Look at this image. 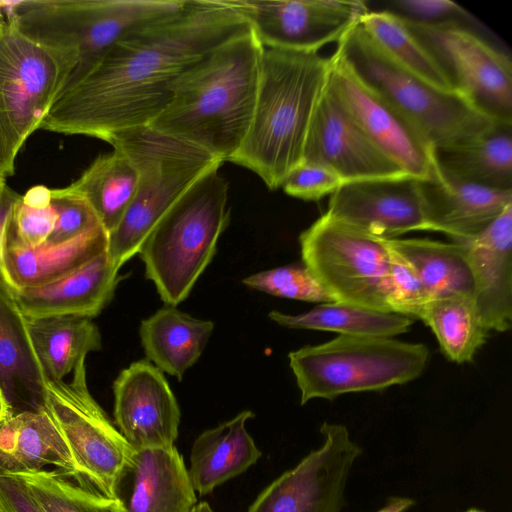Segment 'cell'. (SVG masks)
Masks as SVG:
<instances>
[{
	"label": "cell",
	"mask_w": 512,
	"mask_h": 512,
	"mask_svg": "<svg viewBox=\"0 0 512 512\" xmlns=\"http://www.w3.org/2000/svg\"><path fill=\"white\" fill-rule=\"evenodd\" d=\"M250 30L226 0H186L178 11L113 45L59 94L40 129L108 142L116 133L148 126L186 72L219 45Z\"/></svg>",
	"instance_id": "1"
},
{
	"label": "cell",
	"mask_w": 512,
	"mask_h": 512,
	"mask_svg": "<svg viewBox=\"0 0 512 512\" xmlns=\"http://www.w3.org/2000/svg\"><path fill=\"white\" fill-rule=\"evenodd\" d=\"M264 49L251 30L219 45L183 75L148 126L230 161L252 120Z\"/></svg>",
	"instance_id": "2"
},
{
	"label": "cell",
	"mask_w": 512,
	"mask_h": 512,
	"mask_svg": "<svg viewBox=\"0 0 512 512\" xmlns=\"http://www.w3.org/2000/svg\"><path fill=\"white\" fill-rule=\"evenodd\" d=\"M330 74L319 52L265 48L256 104L240 148L230 162L278 189L303 160L309 126Z\"/></svg>",
	"instance_id": "3"
},
{
	"label": "cell",
	"mask_w": 512,
	"mask_h": 512,
	"mask_svg": "<svg viewBox=\"0 0 512 512\" xmlns=\"http://www.w3.org/2000/svg\"><path fill=\"white\" fill-rule=\"evenodd\" d=\"M185 2L1 0L6 19L66 67L69 77L64 89L84 77L128 33L178 11Z\"/></svg>",
	"instance_id": "4"
},
{
	"label": "cell",
	"mask_w": 512,
	"mask_h": 512,
	"mask_svg": "<svg viewBox=\"0 0 512 512\" xmlns=\"http://www.w3.org/2000/svg\"><path fill=\"white\" fill-rule=\"evenodd\" d=\"M217 165L196 180L164 213L140 247L146 278L176 306L211 262L229 223L228 183Z\"/></svg>",
	"instance_id": "5"
},
{
	"label": "cell",
	"mask_w": 512,
	"mask_h": 512,
	"mask_svg": "<svg viewBox=\"0 0 512 512\" xmlns=\"http://www.w3.org/2000/svg\"><path fill=\"white\" fill-rule=\"evenodd\" d=\"M138 172L135 197L119 224L108 234L107 253L118 268L137 254L158 220L203 174L222 165L208 152L143 126L108 140Z\"/></svg>",
	"instance_id": "6"
},
{
	"label": "cell",
	"mask_w": 512,
	"mask_h": 512,
	"mask_svg": "<svg viewBox=\"0 0 512 512\" xmlns=\"http://www.w3.org/2000/svg\"><path fill=\"white\" fill-rule=\"evenodd\" d=\"M334 53L363 84L412 121L434 149L475 138L497 123L458 92L438 90L394 62L360 20L340 38Z\"/></svg>",
	"instance_id": "7"
},
{
	"label": "cell",
	"mask_w": 512,
	"mask_h": 512,
	"mask_svg": "<svg viewBox=\"0 0 512 512\" xmlns=\"http://www.w3.org/2000/svg\"><path fill=\"white\" fill-rule=\"evenodd\" d=\"M428 348L393 337H338L289 353L290 368L301 392V404L342 394L381 391L418 378L428 361Z\"/></svg>",
	"instance_id": "8"
},
{
	"label": "cell",
	"mask_w": 512,
	"mask_h": 512,
	"mask_svg": "<svg viewBox=\"0 0 512 512\" xmlns=\"http://www.w3.org/2000/svg\"><path fill=\"white\" fill-rule=\"evenodd\" d=\"M303 263L335 302L392 313L390 257L379 238L323 214L299 237Z\"/></svg>",
	"instance_id": "9"
},
{
	"label": "cell",
	"mask_w": 512,
	"mask_h": 512,
	"mask_svg": "<svg viewBox=\"0 0 512 512\" xmlns=\"http://www.w3.org/2000/svg\"><path fill=\"white\" fill-rule=\"evenodd\" d=\"M72 374L70 382L46 381L45 410L71 453L81 487L116 499L118 480L134 448L91 395L85 361Z\"/></svg>",
	"instance_id": "10"
},
{
	"label": "cell",
	"mask_w": 512,
	"mask_h": 512,
	"mask_svg": "<svg viewBox=\"0 0 512 512\" xmlns=\"http://www.w3.org/2000/svg\"><path fill=\"white\" fill-rule=\"evenodd\" d=\"M69 72L54 53L0 23V141L9 161L40 125L64 89Z\"/></svg>",
	"instance_id": "11"
},
{
	"label": "cell",
	"mask_w": 512,
	"mask_h": 512,
	"mask_svg": "<svg viewBox=\"0 0 512 512\" xmlns=\"http://www.w3.org/2000/svg\"><path fill=\"white\" fill-rule=\"evenodd\" d=\"M404 20L459 94L492 120L512 124V62L507 54L464 24Z\"/></svg>",
	"instance_id": "12"
},
{
	"label": "cell",
	"mask_w": 512,
	"mask_h": 512,
	"mask_svg": "<svg viewBox=\"0 0 512 512\" xmlns=\"http://www.w3.org/2000/svg\"><path fill=\"white\" fill-rule=\"evenodd\" d=\"M264 48L319 52L370 10L361 0H226Z\"/></svg>",
	"instance_id": "13"
},
{
	"label": "cell",
	"mask_w": 512,
	"mask_h": 512,
	"mask_svg": "<svg viewBox=\"0 0 512 512\" xmlns=\"http://www.w3.org/2000/svg\"><path fill=\"white\" fill-rule=\"evenodd\" d=\"M323 445L269 484L247 512H340L346 480L361 448L344 425L324 422Z\"/></svg>",
	"instance_id": "14"
},
{
	"label": "cell",
	"mask_w": 512,
	"mask_h": 512,
	"mask_svg": "<svg viewBox=\"0 0 512 512\" xmlns=\"http://www.w3.org/2000/svg\"><path fill=\"white\" fill-rule=\"evenodd\" d=\"M328 87L370 140L403 171L429 180L436 170L434 148L402 112L363 84L335 53Z\"/></svg>",
	"instance_id": "15"
},
{
	"label": "cell",
	"mask_w": 512,
	"mask_h": 512,
	"mask_svg": "<svg viewBox=\"0 0 512 512\" xmlns=\"http://www.w3.org/2000/svg\"><path fill=\"white\" fill-rule=\"evenodd\" d=\"M326 214L383 239L429 231L422 180L410 175L344 182Z\"/></svg>",
	"instance_id": "16"
},
{
	"label": "cell",
	"mask_w": 512,
	"mask_h": 512,
	"mask_svg": "<svg viewBox=\"0 0 512 512\" xmlns=\"http://www.w3.org/2000/svg\"><path fill=\"white\" fill-rule=\"evenodd\" d=\"M302 161L328 167L343 183L408 175L362 131L328 84L314 111Z\"/></svg>",
	"instance_id": "17"
},
{
	"label": "cell",
	"mask_w": 512,
	"mask_h": 512,
	"mask_svg": "<svg viewBox=\"0 0 512 512\" xmlns=\"http://www.w3.org/2000/svg\"><path fill=\"white\" fill-rule=\"evenodd\" d=\"M114 417L134 449L171 447L180 408L164 374L148 360L131 363L113 383Z\"/></svg>",
	"instance_id": "18"
},
{
	"label": "cell",
	"mask_w": 512,
	"mask_h": 512,
	"mask_svg": "<svg viewBox=\"0 0 512 512\" xmlns=\"http://www.w3.org/2000/svg\"><path fill=\"white\" fill-rule=\"evenodd\" d=\"M123 512H189L197 503L175 446L134 449L116 487Z\"/></svg>",
	"instance_id": "19"
},
{
	"label": "cell",
	"mask_w": 512,
	"mask_h": 512,
	"mask_svg": "<svg viewBox=\"0 0 512 512\" xmlns=\"http://www.w3.org/2000/svg\"><path fill=\"white\" fill-rule=\"evenodd\" d=\"M119 269L106 250L52 282L10 290L27 319L50 316L91 318L100 314L111 301L120 279Z\"/></svg>",
	"instance_id": "20"
},
{
	"label": "cell",
	"mask_w": 512,
	"mask_h": 512,
	"mask_svg": "<svg viewBox=\"0 0 512 512\" xmlns=\"http://www.w3.org/2000/svg\"><path fill=\"white\" fill-rule=\"evenodd\" d=\"M463 244L474 275V301L485 328L506 332L512 325V205L482 233Z\"/></svg>",
	"instance_id": "21"
},
{
	"label": "cell",
	"mask_w": 512,
	"mask_h": 512,
	"mask_svg": "<svg viewBox=\"0 0 512 512\" xmlns=\"http://www.w3.org/2000/svg\"><path fill=\"white\" fill-rule=\"evenodd\" d=\"M429 231L452 241L482 233L508 206L512 189H498L450 178L436 165L433 177L422 180Z\"/></svg>",
	"instance_id": "22"
},
{
	"label": "cell",
	"mask_w": 512,
	"mask_h": 512,
	"mask_svg": "<svg viewBox=\"0 0 512 512\" xmlns=\"http://www.w3.org/2000/svg\"><path fill=\"white\" fill-rule=\"evenodd\" d=\"M45 383L27 319L10 288L0 283V389L10 415L45 409Z\"/></svg>",
	"instance_id": "23"
},
{
	"label": "cell",
	"mask_w": 512,
	"mask_h": 512,
	"mask_svg": "<svg viewBox=\"0 0 512 512\" xmlns=\"http://www.w3.org/2000/svg\"><path fill=\"white\" fill-rule=\"evenodd\" d=\"M52 465L77 477L71 453L48 412L25 411L0 421V473H34Z\"/></svg>",
	"instance_id": "24"
},
{
	"label": "cell",
	"mask_w": 512,
	"mask_h": 512,
	"mask_svg": "<svg viewBox=\"0 0 512 512\" xmlns=\"http://www.w3.org/2000/svg\"><path fill=\"white\" fill-rule=\"evenodd\" d=\"M108 234L100 225L62 243L29 248L2 245V271L12 288L41 286L89 262L107 250Z\"/></svg>",
	"instance_id": "25"
},
{
	"label": "cell",
	"mask_w": 512,
	"mask_h": 512,
	"mask_svg": "<svg viewBox=\"0 0 512 512\" xmlns=\"http://www.w3.org/2000/svg\"><path fill=\"white\" fill-rule=\"evenodd\" d=\"M254 413L245 410L215 428L205 430L194 441L188 471L200 495L246 471L261 456L245 423Z\"/></svg>",
	"instance_id": "26"
},
{
	"label": "cell",
	"mask_w": 512,
	"mask_h": 512,
	"mask_svg": "<svg viewBox=\"0 0 512 512\" xmlns=\"http://www.w3.org/2000/svg\"><path fill=\"white\" fill-rule=\"evenodd\" d=\"M213 329L212 321L170 306L142 320L139 335L147 360L181 380L201 356Z\"/></svg>",
	"instance_id": "27"
},
{
	"label": "cell",
	"mask_w": 512,
	"mask_h": 512,
	"mask_svg": "<svg viewBox=\"0 0 512 512\" xmlns=\"http://www.w3.org/2000/svg\"><path fill=\"white\" fill-rule=\"evenodd\" d=\"M434 158L450 178L512 189V124L497 122L475 138L434 149Z\"/></svg>",
	"instance_id": "28"
},
{
	"label": "cell",
	"mask_w": 512,
	"mask_h": 512,
	"mask_svg": "<svg viewBox=\"0 0 512 512\" xmlns=\"http://www.w3.org/2000/svg\"><path fill=\"white\" fill-rule=\"evenodd\" d=\"M27 319V318H26ZM28 333L46 381H61L101 349V335L90 318L50 316L27 319Z\"/></svg>",
	"instance_id": "29"
},
{
	"label": "cell",
	"mask_w": 512,
	"mask_h": 512,
	"mask_svg": "<svg viewBox=\"0 0 512 512\" xmlns=\"http://www.w3.org/2000/svg\"><path fill=\"white\" fill-rule=\"evenodd\" d=\"M415 270L430 299L454 294L474 297V275L466 247L431 239H385Z\"/></svg>",
	"instance_id": "30"
},
{
	"label": "cell",
	"mask_w": 512,
	"mask_h": 512,
	"mask_svg": "<svg viewBox=\"0 0 512 512\" xmlns=\"http://www.w3.org/2000/svg\"><path fill=\"white\" fill-rule=\"evenodd\" d=\"M138 185V172L120 150L101 155L68 187L90 205L109 234L131 205Z\"/></svg>",
	"instance_id": "31"
},
{
	"label": "cell",
	"mask_w": 512,
	"mask_h": 512,
	"mask_svg": "<svg viewBox=\"0 0 512 512\" xmlns=\"http://www.w3.org/2000/svg\"><path fill=\"white\" fill-rule=\"evenodd\" d=\"M268 317L290 329L330 331L348 336L394 337L406 333L412 324L406 316L342 302L322 303L298 315L274 310Z\"/></svg>",
	"instance_id": "32"
},
{
	"label": "cell",
	"mask_w": 512,
	"mask_h": 512,
	"mask_svg": "<svg viewBox=\"0 0 512 512\" xmlns=\"http://www.w3.org/2000/svg\"><path fill=\"white\" fill-rule=\"evenodd\" d=\"M417 318L431 328L444 355L458 364L471 362L489 333L472 295L454 294L430 299Z\"/></svg>",
	"instance_id": "33"
},
{
	"label": "cell",
	"mask_w": 512,
	"mask_h": 512,
	"mask_svg": "<svg viewBox=\"0 0 512 512\" xmlns=\"http://www.w3.org/2000/svg\"><path fill=\"white\" fill-rule=\"evenodd\" d=\"M360 24L373 42L401 67L438 90L457 92L441 65L401 16L390 10L369 11Z\"/></svg>",
	"instance_id": "34"
},
{
	"label": "cell",
	"mask_w": 512,
	"mask_h": 512,
	"mask_svg": "<svg viewBox=\"0 0 512 512\" xmlns=\"http://www.w3.org/2000/svg\"><path fill=\"white\" fill-rule=\"evenodd\" d=\"M42 512H123L118 499L108 498L65 480L57 471L19 474Z\"/></svg>",
	"instance_id": "35"
},
{
	"label": "cell",
	"mask_w": 512,
	"mask_h": 512,
	"mask_svg": "<svg viewBox=\"0 0 512 512\" xmlns=\"http://www.w3.org/2000/svg\"><path fill=\"white\" fill-rule=\"evenodd\" d=\"M56 212L51 202V189L39 185L20 195L14 204L3 238V245L37 247L51 236Z\"/></svg>",
	"instance_id": "36"
},
{
	"label": "cell",
	"mask_w": 512,
	"mask_h": 512,
	"mask_svg": "<svg viewBox=\"0 0 512 512\" xmlns=\"http://www.w3.org/2000/svg\"><path fill=\"white\" fill-rule=\"evenodd\" d=\"M243 284L273 296L306 301L335 302L314 273L302 262L252 274Z\"/></svg>",
	"instance_id": "37"
},
{
	"label": "cell",
	"mask_w": 512,
	"mask_h": 512,
	"mask_svg": "<svg viewBox=\"0 0 512 512\" xmlns=\"http://www.w3.org/2000/svg\"><path fill=\"white\" fill-rule=\"evenodd\" d=\"M51 202L56 212V223L46 242L62 243L100 226L90 205L68 187L51 189Z\"/></svg>",
	"instance_id": "38"
},
{
	"label": "cell",
	"mask_w": 512,
	"mask_h": 512,
	"mask_svg": "<svg viewBox=\"0 0 512 512\" xmlns=\"http://www.w3.org/2000/svg\"><path fill=\"white\" fill-rule=\"evenodd\" d=\"M385 241V239H384ZM390 257L392 313L417 317L423 305L430 300L429 294L413 267L385 241Z\"/></svg>",
	"instance_id": "39"
},
{
	"label": "cell",
	"mask_w": 512,
	"mask_h": 512,
	"mask_svg": "<svg viewBox=\"0 0 512 512\" xmlns=\"http://www.w3.org/2000/svg\"><path fill=\"white\" fill-rule=\"evenodd\" d=\"M343 180L328 167L302 161L284 178L281 187L292 197L305 201H317L331 195Z\"/></svg>",
	"instance_id": "40"
},
{
	"label": "cell",
	"mask_w": 512,
	"mask_h": 512,
	"mask_svg": "<svg viewBox=\"0 0 512 512\" xmlns=\"http://www.w3.org/2000/svg\"><path fill=\"white\" fill-rule=\"evenodd\" d=\"M390 4L391 12L416 23L464 24L472 21V16L462 6L450 0H395Z\"/></svg>",
	"instance_id": "41"
},
{
	"label": "cell",
	"mask_w": 512,
	"mask_h": 512,
	"mask_svg": "<svg viewBox=\"0 0 512 512\" xmlns=\"http://www.w3.org/2000/svg\"><path fill=\"white\" fill-rule=\"evenodd\" d=\"M1 512H42L28 486L17 475L0 473Z\"/></svg>",
	"instance_id": "42"
},
{
	"label": "cell",
	"mask_w": 512,
	"mask_h": 512,
	"mask_svg": "<svg viewBox=\"0 0 512 512\" xmlns=\"http://www.w3.org/2000/svg\"><path fill=\"white\" fill-rule=\"evenodd\" d=\"M20 195L6 184L0 188V283L8 286L2 271V245L4 233L14 207ZM9 287V286H8ZM10 288V287H9Z\"/></svg>",
	"instance_id": "43"
},
{
	"label": "cell",
	"mask_w": 512,
	"mask_h": 512,
	"mask_svg": "<svg viewBox=\"0 0 512 512\" xmlns=\"http://www.w3.org/2000/svg\"><path fill=\"white\" fill-rule=\"evenodd\" d=\"M415 501L406 497H393L390 498L386 506L376 512H405L412 507Z\"/></svg>",
	"instance_id": "44"
},
{
	"label": "cell",
	"mask_w": 512,
	"mask_h": 512,
	"mask_svg": "<svg viewBox=\"0 0 512 512\" xmlns=\"http://www.w3.org/2000/svg\"><path fill=\"white\" fill-rule=\"evenodd\" d=\"M15 164L11 163L0 141V173L10 176L14 173Z\"/></svg>",
	"instance_id": "45"
},
{
	"label": "cell",
	"mask_w": 512,
	"mask_h": 512,
	"mask_svg": "<svg viewBox=\"0 0 512 512\" xmlns=\"http://www.w3.org/2000/svg\"><path fill=\"white\" fill-rule=\"evenodd\" d=\"M10 416L9 407L0 389V421Z\"/></svg>",
	"instance_id": "46"
},
{
	"label": "cell",
	"mask_w": 512,
	"mask_h": 512,
	"mask_svg": "<svg viewBox=\"0 0 512 512\" xmlns=\"http://www.w3.org/2000/svg\"><path fill=\"white\" fill-rule=\"evenodd\" d=\"M189 512H214L207 502H199Z\"/></svg>",
	"instance_id": "47"
},
{
	"label": "cell",
	"mask_w": 512,
	"mask_h": 512,
	"mask_svg": "<svg viewBox=\"0 0 512 512\" xmlns=\"http://www.w3.org/2000/svg\"><path fill=\"white\" fill-rule=\"evenodd\" d=\"M6 175L0 173V188L6 184Z\"/></svg>",
	"instance_id": "48"
},
{
	"label": "cell",
	"mask_w": 512,
	"mask_h": 512,
	"mask_svg": "<svg viewBox=\"0 0 512 512\" xmlns=\"http://www.w3.org/2000/svg\"><path fill=\"white\" fill-rule=\"evenodd\" d=\"M465 512H484V511L472 508V509H469V510H467Z\"/></svg>",
	"instance_id": "49"
},
{
	"label": "cell",
	"mask_w": 512,
	"mask_h": 512,
	"mask_svg": "<svg viewBox=\"0 0 512 512\" xmlns=\"http://www.w3.org/2000/svg\"><path fill=\"white\" fill-rule=\"evenodd\" d=\"M1 512V511H0Z\"/></svg>",
	"instance_id": "50"
}]
</instances>
